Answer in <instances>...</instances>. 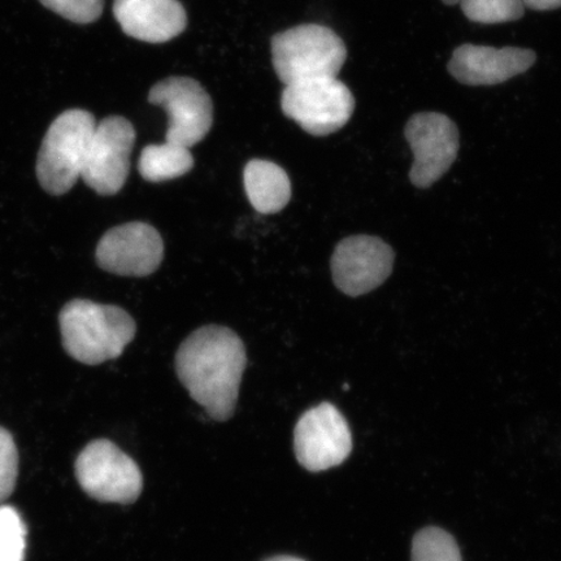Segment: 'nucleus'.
<instances>
[{
  "label": "nucleus",
  "instance_id": "9b49d317",
  "mask_svg": "<svg viewBox=\"0 0 561 561\" xmlns=\"http://www.w3.org/2000/svg\"><path fill=\"white\" fill-rule=\"evenodd\" d=\"M394 259V251L381 238H345L336 244L332 256L334 284L348 297L364 296L389 278Z\"/></svg>",
  "mask_w": 561,
  "mask_h": 561
},
{
  "label": "nucleus",
  "instance_id": "6e6552de",
  "mask_svg": "<svg viewBox=\"0 0 561 561\" xmlns=\"http://www.w3.org/2000/svg\"><path fill=\"white\" fill-rule=\"evenodd\" d=\"M404 136L413 152L410 180L420 188L431 187L450 170L459 152L458 126L438 112H421L405 125Z\"/></svg>",
  "mask_w": 561,
  "mask_h": 561
},
{
  "label": "nucleus",
  "instance_id": "9d476101",
  "mask_svg": "<svg viewBox=\"0 0 561 561\" xmlns=\"http://www.w3.org/2000/svg\"><path fill=\"white\" fill-rule=\"evenodd\" d=\"M136 129L122 116H111L96 124L81 179L103 196L122 191L130 172V156Z\"/></svg>",
  "mask_w": 561,
  "mask_h": 561
},
{
  "label": "nucleus",
  "instance_id": "b1692460",
  "mask_svg": "<svg viewBox=\"0 0 561 561\" xmlns=\"http://www.w3.org/2000/svg\"><path fill=\"white\" fill-rule=\"evenodd\" d=\"M442 2H444L447 5H455L460 3V0H442Z\"/></svg>",
  "mask_w": 561,
  "mask_h": 561
},
{
  "label": "nucleus",
  "instance_id": "20e7f679",
  "mask_svg": "<svg viewBox=\"0 0 561 561\" xmlns=\"http://www.w3.org/2000/svg\"><path fill=\"white\" fill-rule=\"evenodd\" d=\"M95 129V117L88 111L69 110L56 118L37 160V179L45 192L67 194L81 179Z\"/></svg>",
  "mask_w": 561,
  "mask_h": 561
},
{
  "label": "nucleus",
  "instance_id": "5701e85b",
  "mask_svg": "<svg viewBox=\"0 0 561 561\" xmlns=\"http://www.w3.org/2000/svg\"><path fill=\"white\" fill-rule=\"evenodd\" d=\"M265 561H305V560L296 558V557L280 556V557H275V558L266 559Z\"/></svg>",
  "mask_w": 561,
  "mask_h": 561
},
{
  "label": "nucleus",
  "instance_id": "6ab92c4d",
  "mask_svg": "<svg viewBox=\"0 0 561 561\" xmlns=\"http://www.w3.org/2000/svg\"><path fill=\"white\" fill-rule=\"evenodd\" d=\"M26 526L19 512L0 506V561H24Z\"/></svg>",
  "mask_w": 561,
  "mask_h": 561
},
{
  "label": "nucleus",
  "instance_id": "4be33fe9",
  "mask_svg": "<svg viewBox=\"0 0 561 561\" xmlns=\"http://www.w3.org/2000/svg\"><path fill=\"white\" fill-rule=\"evenodd\" d=\"M525 9L552 11L561 9V0H522Z\"/></svg>",
  "mask_w": 561,
  "mask_h": 561
},
{
  "label": "nucleus",
  "instance_id": "423d86ee",
  "mask_svg": "<svg viewBox=\"0 0 561 561\" xmlns=\"http://www.w3.org/2000/svg\"><path fill=\"white\" fill-rule=\"evenodd\" d=\"M280 107L301 129L324 137L348 123L355 111V98L339 79L310 80L287 85Z\"/></svg>",
  "mask_w": 561,
  "mask_h": 561
},
{
  "label": "nucleus",
  "instance_id": "f3484780",
  "mask_svg": "<svg viewBox=\"0 0 561 561\" xmlns=\"http://www.w3.org/2000/svg\"><path fill=\"white\" fill-rule=\"evenodd\" d=\"M412 561H461V556L451 535L439 528H426L413 538Z\"/></svg>",
  "mask_w": 561,
  "mask_h": 561
},
{
  "label": "nucleus",
  "instance_id": "7ed1b4c3",
  "mask_svg": "<svg viewBox=\"0 0 561 561\" xmlns=\"http://www.w3.org/2000/svg\"><path fill=\"white\" fill-rule=\"evenodd\" d=\"M346 59L347 48L340 35L324 25H299L272 38L273 67L286 87L336 79Z\"/></svg>",
  "mask_w": 561,
  "mask_h": 561
},
{
  "label": "nucleus",
  "instance_id": "a211bd4d",
  "mask_svg": "<svg viewBox=\"0 0 561 561\" xmlns=\"http://www.w3.org/2000/svg\"><path fill=\"white\" fill-rule=\"evenodd\" d=\"M465 15L479 24H503L522 19L525 7L522 0H460Z\"/></svg>",
  "mask_w": 561,
  "mask_h": 561
},
{
  "label": "nucleus",
  "instance_id": "f8f14e48",
  "mask_svg": "<svg viewBox=\"0 0 561 561\" xmlns=\"http://www.w3.org/2000/svg\"><path fill=\"white\" fill-rule=\"evenodd\" d=\"M164 257L159 231L146 222L112 228L96 248V263L105 272L125 277H146L158 271Z\"/></svg>",
  "mask_w": 561,
  "mask_h": 561
},
{
  "label": "nucleus",
  "instance_id": "dca6fc26",
  "mask_svg": "<svg viewBox=\"0 0 561 561\" xmlns=\"http://www.w3.org/2000/svg\"><path fill=\"white\" fill-rule=\"evenodd\" d=\"M191 149L167 142L146 146L138 161V171L146 181L163 182L181 178L193 170Z\"/></svg>",
  "mask_w": 561,
  "mask_h": 561
},
{
  "label": "nucleus",
  "instance_id": "4468645a",
  "mask_svg": "<svg viewBox=\"0 0 561 561\" xmlns=\"http://www.w3.org/2000/svg\"><path fill=\"white\" fill-rule=\"evenodd\" d=\"M114 15L126 35L149 44H164L187 25L179 0H115Z\"/></svg>",
  "mask_w": 561,
  "mask_h": 561
},
{
  "label": "nucleus",
  "instance_id": "aec40b11",
  "mask_svg": "<svg viewBox=\"0 0 561 561\" xmlns=\"http://www.w3.org/2000/svg\"><path fill=\"white\" fill-rule=\"evenodd\" d=\"M19 451L12 434L0 426V503L10 497L16 488Z\"/></svg>",
  "mask_w": 561,
  "mask_h": 561
},
{
  "label": "nucleus",
  "instance_id": "0eeeda50",
  "mask_svg": "<svg viewBox=\"0 0 561 561\" xmlns=\"http://www.w3.org/2000/svg\"><path fill=\"white\" fill-rule=\"evenodd\" d=\"M149 102L170 116L167 142L186 147L199 144L214 123V104L205 88L188 77H170L153 85Z\"/></svg>",
  "mask_w": 561,
  "mask_h": 561
},
{
  "label": "nucleus",
  "instance_id": "1a4fd4ad",
  "mask_svg": "<svg viewBox=\"0 0 561 561\" xmlns=\"http://www.w3.org/2000/svg\"><path fill=\"white\" fill-rule=\"evenodd\" d=\"M353 450V436L345 417L331 403L308 410L294 430V451L299 465L310 472L342 465Z\"/></svg>",
  "mask_w": 561,
  "mask_h": 561
},
{
  "label": "nucleus",
  "instance_id": "f03ea898",
  "mask_svg": "<svg viewBox=\"0 0 561 561\" xmlns=\"http://www.w3.org/2000/svg\"><path fill=\"white\" fill-rule=\"evenodd\" d=\"M59 322L62 347L87 366L117 359L137 332L136 321L123 308L87 299L70 300Z\"/></svg>",
  "mask_w": 561,
  "mask_h": 561
},
{
  "label": "nucleus",
  "instance_id": "39448f33",
  "mask_svg": "<svg viewBox=\"0 0 561 561\" xmlns=\"http://www.w3.org/2000/svg\"><path fill=\"white\" fill-rule=\"evenodd\" d=\"M77 481L93 500L131 504L144 489L137 462L108 439H96L83 448L76 460Z\"/></svg>",
  "mask_w": 561,
  "mask_h": 561
},
{
  "label": "nucleus",
  "instance_id": "412c9836",
  "mask_svg": "<svg viewBox=\"0 0 561 561\" xmlns=\"http://www.w3.org/2000/svg\"><path fill=\"white\" fill-rule=\"evenodd\" d=\"M46 9L76 24L94 23L102 16L104 0H39Z\"/></svg>",
  "mask_w": 561,
  "mask_h": 561
},
{
  "label": "nucleus",
  "instance_id": "f257e3e1",
  "mask_svg": "<svg viewBox=\"0 0 561 561\" xmlns=\"http://www.w3.org/2000/svg\"><path fill=\"white\" fill-rule=\"evenodd\" d=\"M248 355L231 329L207 325L193 332L175 354V371L194 401L208 416L227 421L234 415Z\"/></svg>",
  "mask_w": 561,
  "mask_h": 561
},
{
  "label": "nucleus",
  "instance_id": "ddd939ff",
  "mask_svg": "<svg viewBox=\"0 0 561 561\" xmlns=\"http://www.w3.org/2000/svg\"><path fill=\"white\" fill-rule=\"evenodd\" d=\"M537 55L528 48L462 45L453 54L448 70L469 87H493L526 72Z\"/></svg>",
  "mask_w": 561,
  "mask_h": 561
},
{
  "label": "nucleus",
  "instance_id": "2eb2a0df",
  "mask_svg": "<svg viewBox=\"0 0 561 561\" xmlns=\"http://www.w3.org/2000/svg\"><path fill=\"white\" fill-rule=\"evenodd\" d=\"M244 191L257 213L277 214L291 198L289 175L284 168L266 160H251L243 172Z\"/></svg>",
  "mask_w": 561,
  "mask_h": 561
}]
</instances>
